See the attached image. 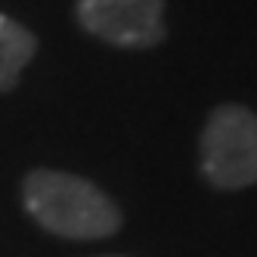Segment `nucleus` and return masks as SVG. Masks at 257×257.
<instances>
[{
	"mask_svg": "<svg viewBox=\"0 0 257 257\" xmlns=\"http://www.w3.org/2000/svg\"><path fill=\"white\" fill-rule=\"evenodd\" d=\"M25 208L44 229L65 238H105L121 226L112 198L90 180L62 171H31L25 177Z\"/></svg>",
	"mask_w": 257,
	"mask_h": 257,
	"instance_id": "nucleus-1",
	"label": "nucleus"
},
{
	"mask_svg": "<svg viewBox=\"0 0 257 257\" xmlns=\"http://www.w3.org/2000/svg\"><path fill=\"white\" fill-rule=\"evenodd\" d=\"M201 171L220 189L257 183V115L242 105H220L201 134Z\"/></svg>",
	"mask_w": 257,
	"mask_h": 257,
	"instance_id": "nucleus-2",
	"label": "nucleus"
},
{
	"mask_svg": "<svg viewBox=\"0 0 257 257\" xmlns=\"http://www.w3.org/2000/svg\"><path fill=\"white\" fill-rule=\"evenodd\" d=\"M161 0H78V19L96 38L115 47H155L164 38Z\"/></svg>",
	"mask_w": 257,
	"mask_h": 257,
	"instance_id": "nucleus-3",
	"label": "nucleus"
},
{
	"mask_svg": "<svg viewBox=\"0 0 257 257\" xmlns=\"http://www.w3.org/2000/svg\"><path fill=\"white\" fill-rule=\"evenodd\" d=\"M34 50H38L34 34L28 28H22L19 22L0 16V90L16 87L19 71L34 56Z\"/></svg>",
	"mask_w": 257,
	"mask_h": 257,
	"instance_id": "nucleus-4",
	"label": "nucleus"
}]
</instances>
